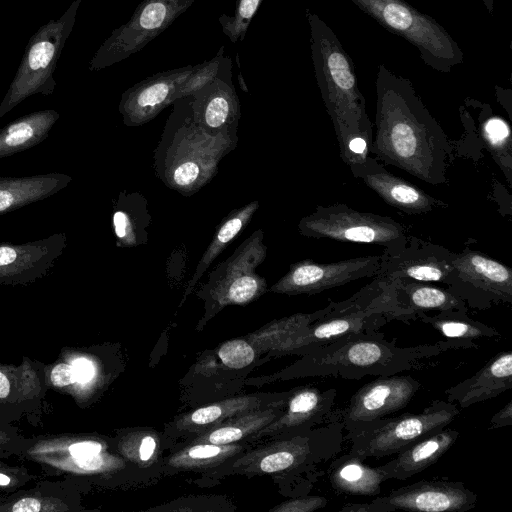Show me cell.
Returning <instances> with one entry per match:
<instances>
[{"instance_id":"1","label":"cell","mask_w":512,"mask_h":512,"mask_svg":"<svg viewBox=\"0 0 512 512\" xmlns=\"http://www.w3.org/2000/svg\"><path fill=\"white\" fill-rule=\"evenodd\" d=\"M375 88L370 154L428 184H446L453 147L412 82L380 64Z\"/></svg>"},{"instance_id":"2","label":"cell","mask_w":512,"mask_h":512,"mask_svg":"<svg viewBox=\"0 0 512 512\" xmlns=\"http://www.w3.org/2000/svg\"><path fill=\"white\" fill-rule=\"evenodd\" d=\"M316 82L329 114L342 161L350 166L370 155L372 122L352 58L330 26L306 10Z\"/></svg>"},{"instance_id":"3","label":"cell","mask_w":512,"mask_h":512,"mask_svg":"<svg viewBox=\"0 0 512 512\" xmlns=\"http://www.w3.org/2000/svg\"><path fill=\"white\" fill-rule=\"evenodd\" d=\"M154 150V172L169 189L190 197L219 171L221 160L238 144L237 130L210 134L193 118L190 97L174 101Z\"/></svg>"},{"instance_id":"4","label":"cell","mask_w":512,"mask_h":512,"mask_svg":"<svg viewBox=\"0 0 512 512\" xmlns=\"http://www.w3.org/2000/svg\"><path fill=\"white\" fill-rule=\"evenodd\" d=\"M448 351L443 340L432 344L399 347L372 330L339 338L306 354L299 372L305 376H332L358 380L390 376L433 366Z\"/></svg>"},{"instance_id":"5","label":"cell","mask_w":512,"mask_h":512,"mask_svg":"<svg viewBox=\"0 0 512 512\" xmlns=\"http://www.w3.org/2000/svg\"><path fill=\"white\" fill-rule=\"evenodd\" d=\"M393 320L408 323L416 318L397 302L393 280L375 276L350 298L332 302L323 317L290 337L278 352L307 354L339 338L378 330Z\"/></svg>"},{"instance_id":"6","label":"cell","mask_w":512,"mask_h":512,"mask_svg":"<svg viewBox=\"0 0 512 512\" xmlns=\"http://www.w3.org/2000/svg\"><path fill=\"white\" fill-rule=\"evenodd\" d=\"M240 457L234 467L251 474L306 473L313 482L322 475V467L342 450L345 430L331 414L327 421Z\"/></svg>"},{"instance_id":"7","label":"cell","mask_w":512,"mask_h":512,"mask_svg":"<svg viewBox=\"0 0 512 512\" xmlns=\"http://www.w3.org/2000/svg\"><path fill=\"white\" fill-rule=\"evenodd\" d=\"M389 32L418 49L420 58L437 72L448 73L464 61L457 41L432 16L404 0H350Z\"/></svg>"},{"instance_id":"8","label":"cell","mask_w":512,"mask_h":512,"mask_svg":"<svg viewBox=\"0 0 512 512\" xmlns=\"http://www.w3.org/2000/svg\"><path fill=\"white\" fill-rule=\"evenodd\" d=\"M82 0H73L57 19L42 25L29 39L16 73L0 103V118L30 96L51 95L54 73L74 27Z\"/></svg>"},{"instance_id":"9","label":"cell","mask_w":512,"mask_h":512,"mask_svg":"<svg viewBox=\"0 0 512 512\" xmlns=\"http://www.w3.org/2000/svg\"><path fill=\"white\" fill-rule=\"evenodd\" d=\"M298 232L308 238L379 245L393 254L406 244L407 228L389 216L358 211L344 203L318 205L300 219Z\"/></svg>"},{"instance_id":"10","label":"cell","mask_w":512,"mask_h":512,"mask_svg":"<svg viewBox=\"0 0 512 512\" xmlns=\"http://www.w3.org/2000/svg\"><path fill=\"white\" fill-rule=\"evenodd\" d=\"M456 404L434 400L420 413L385 417L362 430L345 435L349 453L362 460L397 454L414 442L445 428L458 415Z\"/></svg>"},{"instance_id":"11","label":"cell","mask_w":512,"mask_h":512,"mask_svg":"<svg viewBox=\"0 0 512 512\" xmlns=\"http://www.w3.org/2000/svg\"><path fill=\"white\" fill-rule=\"evenodd\" d=\"M196 0H143L127 22L114 29L89 62L90 71L117 64L142 50Z\"/></svg>"},{"instance_id":"12","label":"cell","mask_w":512,"mask_h":512,"mask_svg":"<svg viewBox=\"0 0 512 512\" xmlns=\"http://www.w3.org/2000/svg\"><path fill=\"white\" fill-rule=\"evenodd\" d=\"M266 256L264 233L257 229L211 271L200 294L217 309L255 300L267 290L265 278L255 272Z\"/></svg>"},{"instance_id":"13","label":"cell","mask_w":512,"mask_h":512,"mask_svg":"<svg viewBox=\"0 0 512 512\" xmlns=\"http://www.w3.org/2000/svg\"><path fill=\"white\" fill-rule=\"evenodd\" d=\"M446 286L474 309L512 304V269L468 247L454 252Z\"/></svg>"},{"instance_id":"14","label":"cell","mask_w":512,"mask_h":512,"mask_svg":"<svg viewBox=\"0 0 512 512\" xmlns=\"http://www.w3.org/2000/svg\"><path fill=\"white\" fill-rule=\"evenodd\" d=\"M421 387L410 375L394 374L362 386L342 409L331 415L343 426L345 435L353 434L405 408Z\"/></svg>"},{"instance_id":"15","label":"cell","mask_w":512,"mask_h":512,"mask_svg":"<svg viewBox=\"0 0 512 512\" xmlns=\"http://www.w3.org/2000/svg\"><path fill=\"white\" fill-rule=\"evenodd\" d=\"M476 502L477 495L463 482L438 478L399 487L364 504L365 512H464Z\"/></svg>"},{"instance_id":"16","label":"cell","mask_w":512,"mask_h":512,"mask_svg":"<svg viewBox=\"0 0 512 512\" xmlns=\"http://www.w3.org/2000/svg\"><path fill=\"white\" fill-rule=\"evenodd\" d=\"M381 261L382 254L329 263L303 259L292 263L288 272L269 291L287 295L320 293L358 279L377 276Z\"/></svg>"},{"instance_id":"17","label":"cell","mask_w":512,"mask_h":512,"mask_svg":"<svg viewBox=\"0 0 512 512\" xmlns=\"http://www.w3.org/2000/svg\"><path fill=\"white\" fill-rule=\"evenodd\" d=\"M454 252L444 246L409 235L403 248L382 253L377 276L388 280L410 279L446 285Z\"/></svg>"},{"instance_id":"18","label":"cell","mask_w":512,"mask_h":512,"mask_svg":"<svg viewBox=\"0 0 512 512\" xmlns=\"http://www.w3.org/2000/svg\"><path fill=\"white\" fill-rule=\"evenodd\" d=\"M66 246L65 232L25 243H0V285H27L43 278Z\"/></svg>"},{"instance_id":"19","label":"cell","mask_w":512,"mask_h":512,"mask_svg":"<svg viewBox=\"0 0 512 512\" xmlns=\"http://www.w3.org/2000/svg\"><path fill=\"white\" fill-rule=\"evenodd\" d=\"M193 69V65L161 71L125 90L118 110L129 127L144 125L171 105L173 95Z\"/></svg>"},{"instance_id":"20","label":"cell","mask_w":512,"mask_h":512,"mask_svg":"<svg viewBox=\"0 0 512 512\" xmlns=\"http://www.w3.org/2000/svg\"><path fill=\"white\" fill-rule=\"evenodd\" d=\"M231 68V59L224 57L219 74L189 96L194 120L210 134L238 127L241 107Z\"/></svg>"},{"instance_id":"21","label":"cell","mask_w":512,"mask_h":512,"mask_svg":"<svg viewBox=\"0 0 512 512\" xmlns=\"http://www.w3.org/2000/svg\"><path fill=\"white\" fill-rule=\"evenodd\" d=\"M352 175L362 180L390 206L407 214H425L447 207L444 201L424 192L409 181L388 171L370 155L364 161L351 164Z\"/></svg>"},{"instance_id":"22","label":"cell","mask_w":512,"mask_h":512,"mask_svg":"<svg viewBox=\"0 0 512 512\" xmlns=\"http://www.w3.org/2000/svg\"><path fill=\"white\" fill-rule=\"evenodd\" d=\"M337 391L301 387L287 396L283 413L254 434L253 440L266 435L289 434L327 421L334 410Z\"/></svg>"},{"instance_id":"23","label":"cell","mask_w":512,"mask_h":512,"mask_svg":"<svg viewBox=\"0 0 512 512\" xmlns=\"http://www.w3.org/2000/svg\"><path fill=\"white\" fill-rule=\"evenodd\" d=\"M512 388V352L502 351L471 377L445 390L447 401L467 408Z\"/></svg>"},{"instance_id":"24","label":"cell","mask_w":512,"mask_h":512,"mask_svg":"<svg viewBox=\"0 0 512 512\" xmlns=\"http://www.w3.org/2000/svg\"><path fill=\"white\" fill-rule=\"evenodd\" d=\"M457 430L443 428L397 453L389 462L378 466L386 480H406L436 463L454 444Z\"/></svg>"},{"instance_id":"25","label":"cell","mask_w":512,"mask_h":512,"mask_svg":"<svg viewBox=\"0 0 512 512\" xmlns=\"http://www.w3.org/2000/svg\"><path fill=\"white\" fill-rule=\"evenodd\" d=\"M71 181L70 175L59 172L0 177V215L51 197Z\"/></svg>"},{"instance_id":"26","label":"cell","mask_w":512,"mask_h":512,"mask_svg":"<svg viewBox=\"0 0 512 512\" xmlns=\"http://www.w3.org/2000/svg\"><path fill=\"white\" fill-rule=\"evenodd\" d=\"M151 215L147 199L138 192L122 191L113 205L112 227L116 246L133 248L148 242Z\"/></svg>"},{"instance_id":"27","label":"cell","mask_w":512,"mask_h":512,"mask_svg":"<svg viewBox=\"0 0 512 512\" xmlns=\"http://www.w3.org/2000/svg\"><path fill=\"white\" fill-rule=\"evenodd\" d=\"M417 320L438 331L445 338L443 343L448 350L477 348L475 340L501 336L494 327L470 318L467 312L462 310L439 311L432 316L426 312H419Z\"/></svg>"},{"instance_id":"28","label":"cell","mask_w":512,"mask_h":512,"mask_svg":"<svg viewBox=\"0 0 512 512\" xmlns=\"http://www.w3.org/2000/svg\"><path fill=\"white\" fill-rule=\"evenodd\" d=\"M332 488L352 496H377L386 481L379 467H370L364 460L347 452L335 457L327 468Z\"/></svg>"},{"instance_id":"29","label":"cell","mask_w":512,"mask_h":512,"mask_svg":"<svg viewBox=\"0 0 512 512\" xmlns=\"http://www.w3.org/2000/svg\"><path fill=\"white\" fill-rule=\"evenodd\" d=\"M286 398L271 402L264 409H254L233 416L200 433L191 443L230 444L253 435L278 418L284 411Z\"/></svg>"},{"instance_id":"30","label":"cell","mask_w":512,"mask_h":512,"mask_svg":"<svg viewBox=\"0 0 512 512\" xmlns=\"http://www.w3.org/2000/svg\"><path fill=\"white\" fill-rule=\"evenodd\" d=\"M393 282L397 302L402 308L411 312L416 320L419 312L446 310L468 312L465 301L449 288L410 279H395Z\"/></svg>"},{"instance_id":"31","label":"cell","mask_w":512,"mask_h":512,"mask_svg":"<svg viewBox=\"0 0 512 512\" xmlns=\"http://www.w3.org/2000/svg\"><path fill=\"white\" fill-rule=\"evenodd\" d=\"M60 114L44 109L24 115L0 129V159L28 150L43 142Z\"/></svg>"},{"instance_id":"32","label":"cell","mask_w":512,"mask_h":512,"mask_svg":"<svg viewBox=\"0 0 512 512\" xmlns=\"http://www.w3.org/2000/svg\"><path fill=\"white\" fill-rule=\"evenodd\" d=\"M261 403L255 396L225 399L183 415L175 426L181 432L202 433L233 416L259 408Z\"/></svg>"},{"instance_id":"33","label":"cell","mask_w":512,"mask_h":512,"mask_svg":"<svg viewBox=\"0 0 512 512\" xmlns=\"http://www.w3.org/2000/svg\"><path fill=\"white\" fill-rule=\"evenodd\" d=\"M259 206L260 204L257 200L252 201L244 206L233 209L221 220L214 232L211 242L198 262L196 271L189 283L188 290L196 284L212 262L224 251L231 241L245 229Z\"/></svg>"},{"instance_id":"34","label":"cell","mask_w":512,"mask_h":512,"mask_svg":"<svg viewBox=\"0 0 512 512\" xmlns=\"http://www.w3.org/2000/svg\"><path fill=\"white\" fill-rule=\"evenodd\" d=\"M480 135L493 159L504 173L507 181L512 180V136L508 122L495 115L489 105H483L479 114Z\"/></svg>"},{"instance_id":"35","label":"cell","mask_w":512,"mask_h":512,"mask_svg":"<svg viewBox=\"0 0 512 512\" xmlns=\"http://www.w3.org/2000/svg\"><path fill=\"white\" fill-rule=\"evenodd\" d=\"M332 307V302L325 308L313 313H297L275 320L248 337L255 349L279 351L283 344L294 334L309 324L323 317Z\"/></svg>"},{"instance_id":"36","label":"cell","mask_w":512,"mask_h":512,"mask_svg":"<svg viewBox=\"0 0 512 512\" xmlns=\"http://www.w3.org/2000/svg\"><path fill=\"white\" fill-rule=\"evenodd\" d=\"M243 450L242 445L192 443L171 455L168 464L183 470L203 469L218 465Z\"/></svg>"},{"instance_id":"37","label":"cell","mask_w":512,"mask_h":512,"mask_svg":"<svg viewBox=\"0 0 512 512\" xmlns=\"http://www.w3.org/2000/svg\"><path fill=\"white\" fill-rule=\"evenodd\" d=\"M263 0H238L232 16L219 17L222 32L232 43L244 40L248 27Z\"/></svg>"},{"instance_id":"38","label":"cell","mask_w":512,"mask_h":512,"mask_svg":"<svg viewBox=\"0 0 512 512\" xmlns=\"http://www.w3.org/2000/svg\"><path fill=\"white\" fill-rule=\"evenodd\" d=\"M223 48L211 60L193 65L191 73L174 93L173 102L191 96L219 74L225 57Z\"/></svg>"},{"instance_id":"39","label":"cell","mask_w":512,"mask_h":512,"mask_svg":"<svg viewBox=\"0 0 512 512\" xmlns=\"http://www.w3.org/2000/svg\"><path fill=\"white\" fill-rule=\"evenodd\" d=\"M218 356L228 368L241 369L254 361L255 349L245 340L234 339L219 348Z\"/></svg>"},{"instance_id":"40","label":"cell","mask_w":512,"mask_h":512,"mask_svg":"<svg viewBox=\"0 0 512 512\" xmlns=\"http://www.w3.org/2000/svg\"><path fill=\"white\" fill-rule=\"evenodd\" d=\"M328 500L323 496H301L290 499L274 507L276 512H313L324 508Z\"/></svg>"},{"instance_id":"41","label":"cell","mask_w":512,"mask_h":512,"mask_svg":"<svg viewBox=\"0 0 512 512\" xmlns=\"http://www.w3.org/2000/svg\"><path fill=\"white\" fill-rule=\"evenodd\" d=\"M1 510H9L14 512H40L63 509L58 507L54 502L44 500L40 497H24L13 502L11 506L5 507Z\"/></svg>"},{"instance_id":"42","label":"cell","mask_w":512,"mask_h":512,"mask_svg":"<svg viewBox=\"0 0 512 512\" xmlns=\"http://www.w3.org/2000/svg\"><path fill=\"white\" fill-rule=\"evenodd\" d=\"M53 385L63 387L74 383L77 380L75 368L67 363L56 365L51 371Z\"/></svg>"},{"instance_id":"43","label":"cell","mask_w":512,"mask_h":512,"mask_svg":"<svg viewBox=\"0 0 512 512\" xmlns=\"http://www.w3.org/2000/svg\"><path fill=\"white\" fill-rule=\"evenodd\" d=\"M102 445L99 442L87 440L71 443L66 451L69 456H83L102 452Z\"/></svg>"},{"instance_id":"44","label":"cell","mask_w":512,"mask_h":512,"mask_svg":"<svg viewBox=\"0 0 512 512\" xmlns=\"http://www.w3.org/2000/svg\"><path fill=\"white\" fill-rule=\"evenodd\" d=\"M489 429L509 426L512 424V401H508L489 422Z\"/></svg>"},{"instance_id":"45","label":"cell","mask_w":512,"mask_h":512,"mask_svg":"<svg viewBox=\"0 0 512 512\" xmlns=\"http://www.w3.org/2000/svg\"><path fill=\"white\" fill-rule=\"evenodd\" d=\"M156 450V439L154 436L147 434L143 436L138 445V458L142 462L149 461Z\"/></svg>"},{"instance_id":"46","label":"cell","mask_w":512,"mask_h":512,"mask_svg":"<svg viewBox=\"0 0 512 512\" xmlns=\"http://www.w3.org/2000/svg\"><path fill=\"white\" fill-rule=\"evenodd\" d=\"M73 366L75 368L78 381H87L91 378L93 369L92 365L88 361L84 359L78 360L73 364Z\"/></svg>"},{"instance_id":"47","label":"cell","mask_w":512,"mask_h":512,"mask_svg":"<svg viewBox=\"0 0 512 512\" xmlns=\"http://www.w3.org/2000/svg\"><path fill=\"white\" fill-rule=\"evenodd\" d=\"M10 382L7 376L0 370V398L4 399L9 395Z\"/></svg>"},{"instance_id":"48","label":"cell","mask_w":512,"mask_h":512,"mask_svg":"<svg viewBox=\"0 0 512 512\" xmlns=\"http://www.w3.org/2000/svg\"><path fill=\"white\" fill-rule=\"evenodd\" d=\"M16 483L17 479L13 474L0 471V487H13Z\"/></svg>"},{"instance_id":"49","label":"cell","mask_w":512,"mask_h":512,"mask_svg":"<svg viewBox=\"0 0 512 512\" xmlns=\"http://www.w3.org/2000/svg\"><path fill=\"white\" fill-rule=\"evenodd\" d=\"M488 13L493 14L494 11V0H482Z\"/></svg>"},{"instance_id":"50","label":"cell","mask_w":512,"mask_h":512,"mask_svg":"<svg viewBox=\"0 0 512 512\" xmlns=\"http://www.w3.org/2000/svg\"><path fill=\"white\" fill-rule=\"evenodd\" d=\"M8 441V437L7 435L3 434L1 431H0V444L4 443V442H7Z\"/></svg>"}]
</instances>
